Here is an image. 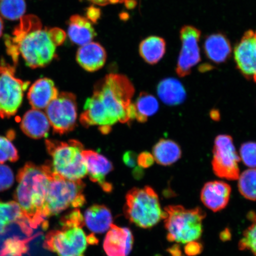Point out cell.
<instances>
[{"mask_svg":"<svg viewBox=\"0 0 256 256\" xmlns=\"http://www.w3.org/2000/svg\"><path fill=\"white\" fill-rule=\"evenodd\" d=\"M135 92L133 84L126 76L110 74L94 86V94L86 100L80 122L84 127L98 126L102 133H110L112 126L120 122L129 123L130 107Z\"/></svg>","mask_w":256,"mask_h":256,"instance_id":"6da1fadb","label":"cell"},{"mask_svg":"<svg viewBox=\"0 0 256 256\" xmlns=\"http://www.w3.org/2000/svg\"><path fill=\"white\" fill-rule=\"evenodd\" d=\"M66 34L59 28H44L34 15L24 16L12 35L4 40L8 55L14 64L20 56L26 65L35 69L46 66L56 56L58 46L65 41Z\"/></svg>","mask_w":256,"mask_h":256,"instance_id":"7a4b0ae2","label":"cell"},{"mask_svg":"<svg viewBox=\"0 0 256 256\" xmlns=\"http://www.w3.org/2000/svg\"><path fill=\"white\" fill-rule=\"evenodd\" d=\"M52 172L49 162L42 166L28 162L18 172L14 197L32 229L44 224L43 212Z\"/></svg>","mask_w":256,"mask_h":256,"instance_id":"3957f363","label":"cell"},{"mask_svg":"<svg viewBox=\"0 0 256 256\" xmlns=\"http://www.w3.org/2000/svg\"><path fill=\"white\" fill-rule=\"evenodd\" d=\"M60 224L62 229L47 234L44 248L59 256H84L88 236L82 230L84 220L80 210H73L64 216Z\"/></svg>","mask_w":256,"mask_h":256,"instance_id":"277c9868","label":"cell"},{"mask_svg":"<svg viewBox=\"0 0 256 256\" xmlns=\"http://www.w3.org/2000/svg\"><path fill=\"white\" fill-rule=\"evenodd\" d=\"M206 213L200 208L187 209L182 206H170L164 210V226L170 242L186 243L197 241L203 232Z\"/></svg>","mask_w":256,"mask_h":256,"instance_id":"5b68a950","label":"cell"},{"mask_svg":"<svg viewBox=\"0 0 256 256\" xmlns=\"http://www.w3.org/2000/svg\"><path fill=\"white\" fill-rule=\"evenodd\" d=\"M46 144L52 158L49 162L54 174L73 181L82 180L88 174L82 142L76 140L68 142L46 140Z\"/></svg>","mask_w":256,"mask_h":256,"instance_id":"8992f818","label":"cell"},{"mask_svg":"<svg viewBox=\"0 0 256 256\" xmlns=\"http://www.w3.org/2000/svg\"><path fill=\"white\" fill-rule=\"evenodd\" d=\"M124 211L130 222L142 228H152L164 216L158 194L150 186L128 192Z\"/></svg>","mask_w":256,"mask_h":256,"instance_id":"52a82bcc","label":"cell"},{"mask_svg":"<svg viewBox=\"0 0 256 256\" xmlns=\"http://www.w3.org/2000/svg\"><path fill=\"white\" fill-rule=\"evenodd\" d=\"M84 188L85 184L82 180H67L52 172L44 204V219L56 216L69 208L78 209L84 206Z\"/></svg>","mask_w":256,"mask_h":256,"instance_id":"ba28073f","label":"cell"},{"mask_svg":"<svg viewBox=\"0 0 256 256\" xmlns=\"http://www.w3.org/2000/svg\"><path fill=\"white\" fill-rule=\"evenodd\" d=\"M14 66L0 64V117L10 118L17 113L23 101L24 92L30 82L16 78Z\"/></svg>","mask_w":256,"mask_h":256,"instance_id":"9c48e42d","label":"cell"},{"mask_svg":"<svg viewBox=\"0 0 256 256\" xmlns=\"http://www.w3.org/2000/svg\"><path fill=\"white\" fill-rule=\"evenodd\" d=\"M240 161L232 138L225 134L217 136L213 148L212 167L214 174L226 180H238Z\"/></svg>","mask_w":256,"mask_h":256,"instance_id":"30bf717a","label":"cell"},{"mask_svg":"<svg viewBox=\"0 0 256 256\" xmlns=\"http://www.w3.org/2000/svg\"><path fill=\"white\" fill-rule=\"evenodd\" d=\"M46 113L54 133L63 135L71 132L78 120L76 96L72 92H60L48 106Z\"/></svg>","mask_w":256,"mask_h":256,"instance_id":"8fae6325","label":"cell"},{"mask_svg":"<svg viewBox=\"0 0 256 256\" xmlns=\"http://www.w3.org/2000/svg\"><path fill=\"white\" fill-rule=\"evenodd\" d=\"M200 30L193 26L185 25L181 28L182 48L176 67V72L180 78L190 75L192 68L200 62Z\"/></svg>","mask_w":256,"mask_h":256,"instance_id":"7c38bea8","label":"cell"},{"mask_svg":"<svg viewBox=\"0 0 256 256\" xmlns=\"http://www.w3.org/2000/svg\"><path fill=\"white\" fill-rule=\"evenodd\" d=\"M234 58L242 74L256 83V30L242 35L234 50Z\"/></svg>","mask_w":256,"mask_h":256,"instance_id":"4fadbf2b","label":"cell"},{"mask_svg":"<svg viewBox=\"0 0 256 256\" xmlns=\"http://www.w3.org/2000/svg\"><path fill=\"white\" fill-rule=\"evenodd\" d=\"M82 154L90 179L100 186L105 192L110 193L113 186L107 182L106 177L114 169L111 162L104 156L92 150H84Z\"/></svg>","mask_w":256,"mask_h":256,"instance_id":"5bb4252c","label":"cell"},{"mask_svg":"<svg viewBox=\"0 0 256 256\" xmlns=\"http://www.w3.org/2000/svg\"><path fill=\"white\" fill-rule=\"evenodd\" d=\"M133 243V235L129 228L112 224L104 240V248L108 256H128Z\"/></svg>","mask_w":256,"mask_h":256,"instance_id":"9a60e30c","label":"cell"},{"mask_svg":"<svg viewBox=\"0 0 256 256\" xmlns=\"http://www.w3.org/2000/svg\"><path fill=\"white\" fill-rule=\"evenodd\" d=\"M232 188L222 181H210L204 184L200 192V200L208 209L218 212L228 204Z\"/></svg>","mask_w":256,"mask_h":256,"instance_id":"2e32d148","label":"cell"},{"mask_svg":"<svg viewBox=\"0 0 256 256\" xmlns=\"http://www.w3.org/2000/svg\"><path fill=\"white\" fill-rule=\"evenodd\" d=\"M59 92L52 80L42 78L36 80L31 86L28 98L32 107L35 110L46 108Z\"/></svg>","mask_w":256,"mask_h":256,"instance_id":"e0dca14e","label":"cell"},{"mask_svg":"<svg viewBox=\"0 0 256 256\" xmlns=\"http://www.w3.org/2000/svg\"><path fill=\"white\" fill-rule=\"evenodd\" d=\"M107 55L104 48L97 42H90L81 46L76 54V60L86 71L94 72L103 67Z\"/></svg>","mask_w":256,"mask_h":256,"instance_id":"ac0fdd59","label":"cell"},{"mask_svg":"<svg viewBox=\"0 0 256 256\" xmlns=\"http://www.w3.org/2000/svg\"><path fill=\"white\" fill-rule=\"evenodd\" d=\"M50 124L46 114L40 110L32 108L28 110L22 118L20 128L23 132L33 139L46 137Z\"/></svg>","mask_w":256,"mask_h":256,"instance_id":"d6986e66","label":"cell"},{"mask_svg":"<svg viewBox=\"0 0 256 256\" xmlns=\"http://www.w3.org/2000/svg\"><path fill=\"white\" fill-rule=\"evenodd\" d=\"M204 52L210 62L222 64L226 62L232 53L231 43L225 34H211L204 41Z\"/></svg>","mask_w":256,"mask_h":256,"instance_id":"ffe728a7","label":"cell"},{"mask_svg":"<svg viewBox=\"0 0 256 256\" xmlns=\"http://www.w3.org/2000/svg\"><path fill=\"white\" fill-rule=\"evenodd\" d=\"M84 223L89 230L96 234L104 233L110 229L113 218L108 208L103 204H94L86 210Z\"/></svg>","mask_w":256,"mask_h":256,"instance_id":"44dd1931","label":"cell"},{"mask_svg":"<svg viewBox=\"0 0 256 256\" xmlns=\"http://www.w3.org/2000/svg\"><path fill=\"white\" fill-rule=\"evenodd\" d=\"M68 35L72 43L82 46L92 42L96 32L87 18L76 14L72 16L70 19Z\"/></svg>","mask_w":256,"mask_h":256,"instance_id":"7402d4cb","label":"cell"},{"mask_svg":"<svg viewBox=\"0 0 256 256\" xmlns=\"http://www.w3.org/2000/svg\"><path fill=\"white\" fill-rule=\"evenodd\" d=\"M12 223L18 224L28 235L31 234L32 229L27 225L26 218L17 202H0V234L4 233L7 226Z\"/></svg>","mask_w":256,"mask_h":256,"instance_id":"603a6c76","label":"cell"},{"mask_svg":"<svg viewBox=\"0 0 256 256\" xmlns=\"http://www.w3.org/2000/svg\"><path fill=\"white\" fill-rule=\"evenodd\" d=\"M156 92L163 103L171 106L183 104L186 98V92L184 85L174 78L162 80L158 83Z\"/></svg>","mask_w":256,"mask_h":256,"instance_id":"cb8c5ba5","label":"cell"},{"mask_svg":"<svg viewBox=\"0 0 256 256\" xmlns=\"http://www.w3.org/2000/svg\"><path fill=\"white\" fill-rule=\"evenodd\" d=\"M182 154L180 146L171 140L161 139L152 148V156L155 162L163 166L174 164L181 158Z\"/></svg>","mask_w":256,"mask_h":256,"instance_id":"d4e9b609","label":"cell"},{"mask_svg":"<svg viewBox=\"0 0 256 256\" xmlns=\"http://www.w3.org/2000/svg\"><path fill=\"white\" fill-rule=\"evenodd\" d=\"M166 50V41L159 36L146 38L140 44V56L146 62L151 65L158 63L164 56Z\"/></svg>","mask_w":256,"mask_h":256,"instance_id":"484cf974","label":"cell"},{"mask_svg":"<svg viewBox=\"0 0 256 256\" xmlns=\"http://www.w3.org/2000/svg\"><path fill=\"white\" fill-rule=\"evenodd\" d=\"M134 105L135 108V120L140 123L146 122L148 118L158 113L159 110L158 99L146 92H140Z\"/></svg>","mask_w":256,"mask_h":256,"instance_id":"4316f807","label":"cell"},{"mask_svg":"<svg viewBox=\"0 0 256 256\" xmlns=\"http://www.w3.org/2000/svg\"><path fill=\"white\" fill-rule=\"evenodd\" d=\"M238 180V190L242 196L256 201V168L246 170L240 174Z\"/></svg>","mask_w":256,"mask_h":256,"instance_id":"83f0119b","label":"cell"},{"mask_svg":"<svg viewBox=\"0 0 256 256\" xmlns=\"http://www.w3.org/2000/svg\"><path fill=\"white\" fill-rule=\"evenodd\" d=\"M26 10L25 0H1L0 14L10 20H17L24 17Z\"/></svg>","mask_w":256,"mask_h":256,"instance_id":"f1b7e54d","label":"cell"},{"mask_svg":"<svg viewBox=\"0 0 256 256\" xmlns=\"http://www.w3.org/2000/svg\"><path fill=\"white\" fill-rule=\"evenodd\" d=\"M248 218L251 224L243 232L238 248L240 250L250 252L256 256V214L252 211L248 214Z\"/></svg>","mask_w":256,"mask_h":256,"instance_id":"f546056e","label":"cell"},{"mask_svg":"<svg viewBox=\"0 0 256 256\" xmlns=\"http://www.w3.org/2000/svg\"><path fill=\"white\" fill-rule=\"evenodd\" d=\"M19 158L18 150L7 138L0 136V164L7 161L16 162Z\"/></svg>","mask_w":256,"mask_h":256,"instance_id":"4dcf8cb0","label":"cell"},{"mask_svg":"<svg viewBox=\"0 0 256 256\" xmlns=\"http://www.w3.org/2000/svg\"><path fill=\"white\" fill-rule=\"evenodd\" d=\"M239 156L244 165L250 168H256V142L243 143L240 147Z\"/></svg>","mask_w":256,"mask_h":256,"instance_id":"1f68e13d","label":"cell"},{"mask_svg":"<svg viewBox=\"0 0 256 256\" xmlns=\"http://www.w3.org/2000/svg\"><path fill=\"white\" fill-rule=\"evenodd\" d=\"M14 177L10 168L0 164V192L9 190L14 185Z\"/></svg>","mask_w":256,"mask_h":256,"instance_id":"d6a6232c","label":"cell"},{"mask_svg":"<svg viewBox=\"0 0 256 256\" xmlns=\"http://www.w3.org/2000/svg\"><path fill=\"white\" fill-rule=\"evenodd\" d=\"M6 243V247L2 252V256H18L25 252L26 246L24 242L9 240Z\"/></svg>","mask_w":256,"mask_h":256,"instance_id":"836d02e7","label":"cell"},{"mask_svg":"<svg viewBox=\"0 0 256 256\" xmlns=\"http://www.w3.org/2000/svg\"><path fill=\"white\" fill-rule=\"evenodd\" d=\"M86 1L98 6L123 4L128 8H132L136 4V0H86Z\"/></svg>","mask_w":256,"mask_h":256,"instance_id":"e575fe53","label":"cell"},{"mask_svg":"<svg viewBox=\"0 0 256 256\" xmlns=\"http://www.w3.org/2000/svg\"><path fill=\"white\" fill-rule=\"evenodd\" d=\"M155 160L152 154L149 152H142L137 156V164L140 168H146L151 167Z\"/></svg>","mask_w":256,"mask_h":256,"instance_id":"d590c367","label":"cell"},{"mask_svg":"<svg viewBox=\"0 0 256 256\" xmlns=\"http://www.w3.org/2000/svg\"><path fill=\"white\" fill-rule=\"evenodd\" d=\"M202 246L197 241L186 243L184 250L186 254L190 256H194L200 254L202 251Z\"/></svg>","mask_w":256,"mask_h":256,"instance_id":"8d00e7d4","label":"cell"},{"mask_svg":"<svg viewBox=\"0 0 256 256\" xmlns=\"http://www.w3.org/2000/svg\"><path fill=\"white\" fill-rule=\"evenodd\" d=\"M137 156L135 152H127L124 154L123 161L128 167L135 168L137 163Z\"/></svg>","mask_w":256,"mask_h":256,"instance_id":"74e56055","label":"cell"},{"mask_svg":"<svg viewBox=\"0 0 256 256\" xmlns=\"http://www.w3.org/2000/svg\"><path fill=\"white\" fill-rule=\"evenodd\" d=\"M87 15L90 21L96 22L100 17V12L98 9L92 7L88 10Z\"/></svg>","mask_w":256,"mask_h":256,"instance_id":"f35d334b","label":"cell"},{"mask_svg":"<svg viewBox=\"0 0 256 256\" xmlns=\"http://www.w3.org/2000/svg\"><path fill=\"white\" fill-rule=\"evenodd\" d=\"M210 116L214 120H218L220 119V114L218 110H214L210 112Z\"/></svg>","mask_w":256,"mask_h":256,"instance_id":"ab89813d","label":"cell"},{"mask_svg":"<svg viewBox=\"0 0 256 256\" xmlns=\"http://www.w3.org/2000/svg\"><path fill=\"white\" fill-rule=\"evenodd\" d=\"M3 28H4V24H3V21L2 18L0 17V38L2 36Z\"/></svg>","mask_w":256,"mask_h":256,"instance_id":"60d3db41","label":"cell"},{"mask_svg":"<svg viewBox=\"0 0 256 256\" xmlns=\"http://www.w3.org/2000/svg\"><path fill=\"white\" fill-rule=\"evenodd\" d=\"M0 1H1V0H0Z\"/></svg>","mask_w":256,"mask_h":256,"instance_id":"b9f144b4","label":"cell"}]
</instances>
